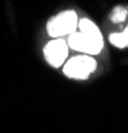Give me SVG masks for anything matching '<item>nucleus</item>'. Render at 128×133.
Masks as SVG:
<instances>
[{
  "label": "nucleus",
  "mask_w": 128,
  "mask_h": 133,
  "mask_svg": "<svg viewBox=\"0 0 128 133\" xmlns=\"http://www.w3.org/2000/svg\"><path fill=\"white\" fill-rule=\"evenodd\" d=\"M78 27L79 32L75 31L68 35V47L85 55H99L104 45L100 29L89 19L79 20Z\"/></svg>",
  "instance_id": "1"
},
{
  "label": "nucleus",
  "mask_w": 128,
  "mask_h": 133,
  "mask_svg": "<svg viewBox=\"0 0 128 133\" xmlns=\"http://www.w3.org/2000/svg\"><path fill=\"white\" fill-rule=\"evenodd\" d=\"M96 60L91 56L85 55H79L72 59H69L64 64L63 72L69 79H76V80H85L87 77L96 69Z\"/></svg>",
  "instance_id": "2"
},
{
  "label": "nucleus",
  "mask_w": 128,
  "mask_h": 133,
  "mask_svg": "<svg viewBox=\"0 0 128 133\" xmlns=\"http://www.w3.org/2000/svg\"><path fill=\"white\" fill-rule=\"evenodd\" d=\"M78 15L73 11H66L48 21L47 31L51 37H61L75 32L78 28Z\"/></svg>",
  "instance_id": "3"
},
{
  "label": "nucleus",
  "mask_w": 128,
  "mask_h": 133,
  "mask_svg": "<svg viewBox=\"0 0 128 133\" xmlns=\"http://www.w3.org/2000/svg\"><path fill=\"white\" fill-rule=\"evenodd\" d=\"M68 44L67 41H64L60 37H56L51 40L49 43H47V45L44 48V56L46 60L52 65L57 68L64 64V61L67 60L68 56Z\"/></svg>",
  "instance_id": "4"
},
{
  "label": "nucleus",
  "mask_w": 128,
  "mask_h": 133,
  "mask_svg": "<svg viewBox=\"0 0 128 133\" xmlns=\"http://www.w3.org/2000/svg\"><path fill=\"white\" fill-rule=\"evenodd\" d=\"M110 41L115 47H119V48L127 47L128 45V27L121 33H112V35L110 36Z\"/></svg>",
  "instance_id": "5"
},
{
  "label": "nucleus",
  "mask_w": 128,
  "mask_h": 133,
  "mask_svg": "<svg viewBox=\"0 0 128 133\" xmlns=\"http://www.w3.org/2000/svg\"><path fill=\"white\" fill-rule=\"evenodd\" d=\"M125 17H127V9H124V8H121V7L115 8L113 14H112V16H111L112 21H115V23H120V21H123Z\"/></svg>",
  "instance_id": "6"
}]
</instances>
